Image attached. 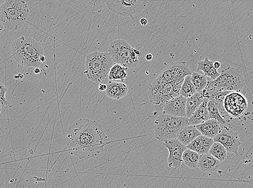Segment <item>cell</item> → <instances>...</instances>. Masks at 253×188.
Returning <instances> with one entry per match:
<instances>
[{
    "label": "cell",
    "instance_id": "obj_1",
    "mask_svg": "<svg viewBox=\"0 0 253 188\" xmlns=\"http://www.w3.org/2000/svg\"><path fill=\"white\" fill-rule=\"evenodd\" d=\"M67 150L81 160L97 157L104 150L107 137L101 125L95 121L82 119L70 126Z\"/></svg>",
    "mask_w": 253,
    "mask_h": 188
},
{
    "label": "cell",
    "instance_id": "obj_2",
    "mask_svg": "<svg viewBox=\"0 0 253 188\" xmlns=\"http://www.w3.org/2000/svg\"><path fill=\"white\" fill-rule=\"evenodd\" d=\"M12 56L22 66L39 67L42 64L40 58L45 55V51L36 40L22 36L11 45Z\"/></svg>",
    "mask_w": 253,
    "mask_h": 188
},
{
    "label": "cell",
    "instance_id": "obj_3",
    "mask_svg": "<svg viewBox=\"0 0 253 188\" xmlns=\"http://www.w3.org/2000/svg\"><path fill=\"white\" fill-rule=\"evenodd\" d=\"M29 9L25 0H5L0 5V22L10 31L19 30L28 19Z\"/></svg>",
    "mask_w": 253,
    "mask_h": 188
},
{
    "label": "cell",
    "instance_id": "obj_4",
    "mask_svg": "<svg viewBox=\"0 0 253 188\" xmlns=\"http://www.w3.org/2000/svg\"><path fill=\"white\" fill-rule=\"evenodd\" d=\"M113 63L108 52H92L86 57L85 74L88 79L95 83H104L108 79Z\"/></svg>",
    "mask_w": 253,
    "mask_h": 188
},
{
    "label": "cell",
    "instance_id": "obj_5",
    "mask_svg": "<svg viewBox=\"0 0 253 188\" xmlns=\"http://www.w3.org/2000/svg\"><path fill=\"white\" fill-rule=\"evenodd\" d=\"M188 125H189L187 117L162 114L157 117L154 123L155 138L162 142L176 138V134L180 129Z\"/></svg>",
    "mask_w": 253,
    "mask_h": 188
},
{
    "label": "cell",
    "instance_id": "obj_6",
    "mask_svg": "<svg viewBox=\"0 0 253 188\" xmlns=\"http://www.w3.org/2000/svg\"><path fill=\"white\" fill-rule=\"evenodd\" d=\"M108 53L114 63L127 68L137 67L139 63V51L129 45L125 40L117 39L111 42Z\"/></svg>",
    "mask_w": 253,
    "mask_h": 188
},
{
    "label": "cell",
    "instance_id": "obj_7",
    "mask_svg": "<svg viewBox=\"0 0 253 188\" xmlns=\"http://www.w3.org/2000/svg\"><path fill=\"white\" fill-rule=\"evenodd\" d=\"M221 67L220 75L215 80L216 85L223 91L240 92L247 81L245 73L228 63Z\"/></svg>",
    "mask_w": 253,
    "mask_h": 188
},
{
    "label": "cell",
    "instance_id": "obj_8",
    "mask_svg": "<svg viewBox=\"0 0 253 188\" xmlns=\"http://www.w3.org/2000/svg\"><path fill=\"white\" fill-rule=\"evenodd\" d=\"M179 95L173 83H161L156 81L149 86V97L157 111H162L163 105L170 99Z\"/></svg>",
    "mask_w": 253,
    "mask_h": 188
},
{
    "label": "cell",
    "instance_id": "obj_9",
    "mask_svg": "<svg viewBox=\"0 0 253 188\" xmlns=\"http://www.w3.org/2000/svg\"><path fill=\"white\" fill-rule=\"evenodd\" d=\"M149 0H105L107 7L117 15L132 16L146 8Z\"/></svg>",
    "mask_w": 253,
    "mask_h": 188
},
{
    "label": "cell",
    "instance_id": "obj_10",
    "mask_svg": "<svg viewBox=\"0 0 253 188\" xmlns=\"http://www.w3.org/2000/svg\"><path fill=\"white\" fill-rule=\"evenodd\" d=\"M248 101L240 91H231L225 97L223 107L229 116L237 118L245 113Z\"/></svg>",
    "mask_w": 253,
    "mask_h": 188
},
{
    "label": "cell",
    "instance_id": "obj_11",
    "mask_svg": "<svg viewBox=\"0 0 253 188\" xmlns=\"http://www.w3.org/2000/svg\"><path fill=\"white\" fill-rule=\"evenodd\" d=\"M162 143L169 151L168 160L169 167L174 169L179 168L183 162L182 157L187 148L186 146L176 138L164 140L162 141Z\"/></svg>",
    "mask_w": 253,
    "mask_h": 188
},
{
    "label": "cell",
    "instance_id": "obj_12",
    "mask_svg": "<svg viewBox=\"0 0 253 188\" xmlns=\"http://www.w3.org/2000/svg\"><path fill=\"white\" fill-rule=\"evenodd\" d=\"M214 142H219L224 146L227 152L238 155L241 145L238 133L226 126L221 128L220 132L213 138Z\"/></svg>",
    "mask_w": 253,
    "mask_h": 188
},
{
    "label": "cell",
    "instance_id": "obj_13",
    "mask_svg": "<svg viewBox=\"0 0 253 188\" xmlns=\"http://www.w3.org/2000/svg\"><path fill=\"white\" fill-rule=\"evenodd\" d=\"M164 69L171 83L183 81L186 76L192 73L186 62L183 61L173 62Z\"/></svg>",
    "mask_w": 253,
    "mask_h": 188
},
{
    "label": "cell",
    "instance_id": "obj_14",
    "mask_svg": "<svg viewBox=\"0 0 253 188\" xmlns=\"http://www.w3.org/2000/svg\"><path fill=\"white\" fill-rule=\"evenodd\" d=\"M186 98L180 95L174 97L163 105V114L186 117Z\"/></svg>",
    "mask_w": 253,
    "mask_h": 188
},
{
    "label": "cell",
    "instance_id": "obj_15",
    "mask_svg": "<svg viewBox=\"0 0 253 188\" xmlns=\"http://www.w3.org/2000/svg\"><path fill=\"white\" fill-rule=\"evenodd\" d=\"M213 142V138L206 137L201 134L187 145L186 148L197 152L200 155H202L209 153L211 146Z\"/></svg>",
    "mask_w": 253,
    "mask_h": 188
},
{
    "label": "cell",
    "instance_id": "obj_16",
    "mask_svg": "<svg viewBox=\"0 0 253 188\" xmlns=\"http://www.w3.org/2000/svg\"><path fill=\"white\" fill-rule=\"evenodd\" d=\"M106 89V95L111 99L119 100L126 97L128 93V88L123 82L109 81Z\"/></svg>",
    "mask_w": 253,
    "mask_h": 188
},
{
    "label": "cell",
    "instance_id": "obj_17",
    "mask_svg": "<svg viewBox=\"0 0 253 188\" xmlns=\"http://www.w3.org/2000/svg\"><path fill=\"white\" fill-rule=\"evenodd\" d=\"M221 126L220 123L216 120L209 119L195 126L203 136L214 138L220 132Z\"/></svg>",
    "mask_w": 253,
    "mask_h": 188
},
{
    "label": "cell",
    "instance_id": "obj_18",
    "mask_svg": "<svg viewBox=\"0 0 253 188\" xmlns=\"http://www.w3.org/2000/svg\"><path fill=\"white\" fill-rule=\"evenodd\" d=\"M220 166V162L209 153L201 155L198 167L202 171L211 173L217 171Z\"/></svg>",
    "mask_w": 253,
    "mask_h": 188
},
{
    "label": "cell",
    "instance_id": "obj_19",
    "mask_svg": "<svg viewBox=\"0 0 253 188\" xmlns=\"http://www.w3.org/2000/svg\"><path fill=\"white\" fill-rule=\"evenodd\" d=\"M208 100H205L188 119V125L196 126L209 119L208 110Z\"/></svg>",
    "mask_w": 253,
    "mask_h": 188
},
{
    "label": "cell",
    "instance_id": "obj_20",
    "mask_svg": "<svg viewBox=\"0 0 253 188\" xmlns=\"http://www.w3.org/2000/svg\"><path fill=\"white\" fill-rule=\"evenodd\" d=\"M201 134L195 125H188L180 129L176 134V138L186 146Z\"/></svg>",
    "mask_w": 253,
    "mask_h": 188
},
{
    "label": "cell",
    "instance_id": "obj_21",
    "mask_svg": "<svg viewBox=\"0 0 253 188\" xmlns=\"http://www.w3.org/2000/svg\"><path fill=\"white\" fill-rule=\"evenodd\" d=\"M197 70H202L204 75L211 80H215L220 75V73L213 66V62L209 60L208 57H206L204 61L198 63Z\"/></svg>",
    "mask_w": 253,
    "mask_h": 188
},
{
    "label": "cell",
    "instance_id": "obj_22",
    "mask_svg": "<svg viewBox=\"0 0 253 188\" xmlns=\"http://www.w3.org/2000/svg\"><path fill=\"white\" fill-rule=\"evenodd\" d=\"M208 99L204 98L201 92H197L195 95L190 97L186 98V117L187 119L192 115V114L205 100Z\"/></svg>",
    "mask_w": 253,
    "mask_h": 188
},
{
    "label": "cell",
    "instance_id": "obj_23",
    "mask_svg": "<svg viewBox=\"0 0 253 188\" xmlns=\"http://www.w3.org/2000/svg\"><path fill=\"white\" fill-rule=\"evenodd\" d=\"M127 68L119 63H115L112 66L108 75L109 81H125L127 77Z\"/></svg>",
    "mask_w": 253,
    "mask_h": 188
},
{
    "label": "cell",
    "instance_id": "obj_24",
    "mask_svg": "<svg viewBox=\"0 0 253 188\" xmlns=\"http://www.w3.org/2000/svg\"><path fill=\"white\" fill-rule=\"evenodd\" d=\"M201 157L197 152L186 148L182 154V161L186 166L191 169H195L198 167L199 158Z\"/></svg>",
    "mask_w": 253,
    "mask_h": 188
},
{
    "label": "cell",
    "instance_id": "obj_25",
    "mask_svg": "<svg viewBox=\"0 0 253 188\" xmlns=\"http://www.w3.org/2000/svg\"><path fill=\"white\" fill-rule=\"evenodd\" d=\"M209 153L220 162L225 161L227 158V151L224 146L219 142H214L211 146Z\"/></svg>",
    "mask_w": 253,
    "mask_h": 188
},
{
    "label": "cell",
    "instance_id": "obj_26",
    "mask_svg": "<svg viewBox=\"0 0 253 188\" xmlns=\"http://www.w3.org/2000/svg\"><path fill=\"white\" fill-rule=\"evenodd\" d=\"M191 77V75L186 76L179 91V95L186 98L191 97L197 92L195 86L192 83Z\"/></svg>",
    "mask_w": 253,
    "mask_h": 188
},
{
    "label": "cell",
    "instance_id": "obj_27",
    "mask_svg": "<svg viewBox=\"0 0 253 188\" xmlns=\"http://www.w3.org/2000/svg\"><path fill=\"white\" fill-rule=\"evenodd\" d=\"M208 110L209 119H214L218 121L221 125L226 124V121L222 118L220 114L218 108L212 100L209 99L208 102Z\"/></svg>",
    "mask_w": 253,
    "mask_h": 188
},
{
    "label": "cell",
    "instance_id": "obj_28",
    "mask_svg": "<svg viewBox=\"0 0 253 188\" xmlns=\"http://www.w3.org/2000/svg\"><path fill=\"white\" fill-rule=\"evenodd\" d=\"M191 80L197 92H201L204 89L208 83L206 76L196 72H192Z\"/></svg>",
    "mask_w": 253,
    "mask_h": 188
},
{
    "label": "cell",
    "instance_id": "obj_29",
    "mask_svg": "<svg viewBox=\"0 0 253 188\" xmlns=\"http://www.w3.org/2000/svg\"><path fill=\"white\" fill-rule=\"evenodd\" d=\"M8 89L4 85L0 83V105L2 106H6L8 105L6 98H5V94L8 91Z\"/></svg>",
    "mask_w": 253,
    "mask_h": 188
},
{
    "label": "cell",
    "instance_id": "obj_30",
    "mask_svg": "<svg viewBox=\"0 0 253 188\" xmlns=\"http://www.w3.org/2000/svg\"><path fill=\"white\" fill-rule=\"evenodd\" d=\"M107 85L104 83H99L98 90L99 91L103 92L107 89Z\"/></svg>",
    "mask_w": 253,
    "mask_h": 188
},
{
    "label": "cell",
    "instance_id": "obj_31",
    "mask_svg": "<svg viewBox=\"0 0 253 188\" xmlns=\"http://www.w3.org/2000/svg\"><path fill=\"white\" fill-rule=\"evenodd\" d=\"M148 21L146 18H142L140 20V23L141 25L145 26L148 24Z\"/></svg>",
    "mask_w": 253,
    "mask_h": 188
},
{
    "label": "cell",
    "instance_id": "obj_32",
    "mask_svg": "<svg viewBox=\"0 0 253 188\" xmlns=\"http://www.w3.org/2000/svg\"><path fill=\"white\" fill-rule=\"evenodd\" d=\"M213 66L216 69H219L221 66V64L219 62H213Z\"/></svg>",
    "mask_w": 253,
    "mask_h": 188
},
{
    "label": "cell",
    "instance_id": "obj_33",
    "mask_svg": "<svg viewBox=\"0 0 253 188\" xmlns=\"http://www.w3.org/2000/svg\"><path fill=\"white\" fill-rule=\"evenodd\" d=\"M145 58L147 61H151L153 60V56L151 54H147Z\"/></svg>",
    "mask_w": 253,
    "mask_h": 188
},
{
    "label": "cell",
    "instance_id": "obj_34",
    "mask_svg": "<svg viewBox=\"0 0 253 188\" xmlns=\"http://www.w3.org/2000/svg\"><path fill=\"white\" fill-rule=\"evenodd\" d=\"M41 70L39 67H35L34 69V73L39 74L41 73Z\"/></svg>",
    "mask_w": 253,
    "mask_h": 188
},
{
    "label": "cell",
    "instance_id": "obj_35",
    "mask_svg": "<svg viewBox=\"0 0 253 188\" xmlns=\"http://www.w3.org/2000/svg\"><path fill=\"white\" fill-rule=\"evenodd\" d=\"M4 28L3 26L2 25V23H1V22H0V33H1L3 31V29Z\"/></svg>",
    "mask_w": 253,
    "mask_h": 188
},
{
    "label": "cell",
    "instance_id": "obj_36",
    "mask_svg": "<svg viewBox=\"0 0 253 188\" xmlns=\"http://www.w3.org/2000/svg\"><path fill=\"white\" fill-rule=\"evenodd\" d=\"M5 1V0H0V5H1Z\"/></svg>",
    "mask_w": 253,
    "mask_h": 188
},
{
    "label": "cell",
    "instance_id": "obj_37",
    "mask_svg": "<svg viewBox=\"0 0 253 188\" xmlns=\"http://www.w3.org/2000/svg\"><path fill=\"white\" fill-rule=\"evenodd\" d=\"M2 111V106L0 105V114H1Z\"/></svg>",
    "mask_w": 253,
    "mask_h": 188
}]
</instances>
